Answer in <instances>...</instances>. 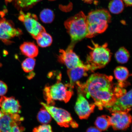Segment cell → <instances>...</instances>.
<instances>
[{
	"mask_svg": "<svg viewBox=\"0 0 132 132\" xmlns=\"http://www.w3.org/2000/svg\"><path fill=\"white\" fill-rule=\"evenodd\" d=\"M113 80L111 76L95 73L92 74L85 83L78 81L75 85L78 92L92 97L95 106L102 110L111 106L117 98L127 92L118 84L115 85Z\"/></svg>",
	"mask_w": 132,
	"mask_h": 132,
	"instance_id": "1",
	"label": "cell"
},
{
	"mask_svg": "<svg viewBox=\"0 0 132 132\" xmlns=\"http://www.w3.org/2000/svg\"><path fill=\"white\" fill-rule=\"evenodd\" d=\"M111 19V16L106 10H97L89 13L86 16L87 34L86 37L91 38L97 34L105 32Z\"/></svg>",
	"mask_w": 132,
	"mask_h": 132,
	"instance_id": "2",
	"label": "cell"
},
{
	"mask_svg": "<svg viewBox=\"0 0 132 132\" xmlns=\"http://www.w3.org/2000/svg\"><path fill=\"white\" fill-rule=\"evenodd\" d=\"M92 42L93 46H88L90 51L85 64L89 71L93 72L106 66L111 60V53L107 43L100 45Z\"/></svg>",
	"mask_w": 132,
	"mask_h": 132,
	"instance_id": "3",
	"label": "cell"
},
{
	"mask_svg": "<svg viewBox=\"0 0 132 132\" xmlns=\"http://www.w3.org/2000/svg\"><path fill=\"white\" fill-rule=\"evenodd\" d=\"M61 79H57L56 82L52 85H47L44 90V99L47 104L53 105L55 101H60L65 103L69 102L73 94V90L69 84H64Z\"/></svg>",
	"mask_w": 132,
	"mask_h": 132,
	"instance_id": "4",
	"label": "cell"
},
{
	"mask_svg": "<svg viewBox=\"0 0 132 132\" xmlns=\"http://www.w3.org/2000/svg\"><path fill=\"white\" fill-rule=\"evenodd\" d=\"M71 37V43H75L86 37L87 34L86 16L82 11L69 18L64 23Z\"/></svg>",
	"mask_w": 132,
	"mask_h": 132,
	"instance_id": "5",
	"label": "cell"
},
{
	"mask_svg": "<svg viewBox=\"0 0 132 132\" xmlns=\"http://www.w3.org/2000/svg\"><path fill=\"white\" fill-rule=\"evenodd\" d=\"M40 104L60 126L65 128L71 127L73 128L78 127V124L73 119L70 113L67 110L43 102H41Z\"/></svg>",
	"mask_w": 132,
	"mask_h": 132,
	"instance_id": "6",
	"label": "cell"
},
{
	"mask_svg": "<svg viewBox=\"0 0 132 132\" xmlns=\"http://www.w3.org/2000/svg\"><path fill=\"white\" fill-rule=\"evenodd\" d=\"M18 19L23 23L28 32L35 39L40 33L46 31L45 28L38 21L35 15L29 13L25 14L21 11Z\"/></svg>",
	"mask_w": 132,
	"mask_h": 132,
	"instance_id": "7",
	"label": "cell"
},
{
	"mask_svg": "<svg viewBox=\"0 0 132 132\" xmlns=\"http://www.w3.org/2000/svg\"><path fill=\"white\" fill-rule=\"evenodd\" d=\"M74 45L71 44L65 50H60L58 61L65 65L68 69L77 67H86L85 64L83 63L78 56L73 52Z\"/></svg>",
	"mask_w": 132,
	"mask_h": 132,
	"instance_id": "8",
	"label": "cell"
},
{
	"mask_svg": "<svg viewBox=\"0 0 132 132\" xmlns=\"http://www.w3.org/2000/svg\"><path fill=\"white\" fill-rule=\"evenodd\" d=\"M24 118L19 114H4L0 120L1 132H24V128L21 125Z\"/></svg>",
	"mask_w": 132,
	"mask_h": 132,
	"instance_id": "9",
	"label": "cell"
},
{
	"mask_svg": "<svg viewBox=\"0 0 132 132\" xmlns=\"http://www.w3.org/2000/svg\"><path fill=\"white\" fill-rule=\"evenodd\" d=\"M22 34L20 29L16 28L14 24L4 18L0 19V40L5 44L12 43L11 40Z\"/></svg>",
	"mask_w": 132,
	"mask_h": 132,
	"instance_id": "10",
	"label": "cell"
},
{
	"mask_svg": "<svg viewBox=\"0 0 132 132\" xmlns=\"http://www.w3.org/2000/svg\"><path fill=\"white\" fill-rule=\"evenodd\" d=\"M110 126L115 130H123L127 129L131 123L132 117L129 112H117L109 116Z\"/></svg>",
	"mask_w": 132,
	"mask_h": 132,
	"instance_id": "11",
	"label": "cell"
},
{
	"mask_svg": "<svg viewBox=\"0 0 132 132\" xmlns=\"http://www.w3.org/2000/svg\"><path fill=\"white\" fill-rule=\"evenodd\" d=\"M95 106L94 104H90L83 94L78 92L74 109L80 119H87L94 112Z\"/></svg>",
	"mask_w": 132,
	"mask_h": 132,
	"instance_id": "12",
	"label": "cell"
},
{
	"mask_svg": "<svg viewBox=\"0 0 132 132\" xmlns=\"http://www.w3.org/2000/svg\"><path fill=\"white\" fill-rule=\"evenodd\" d=\"M132 90L117 98L111 106L106 108L110 113L117 112H129L131 109Z\"/></svg>",
	"mask_w": 132,
	"mask_h": 132,
	"instance_id": "13",
	"label": "cell"
},
{
	"mask_svg": "<svg viewBox=\"0 0 132 132\" xmlns=\"http://www.w3.org/2000/svg\"><path fill=\"white\" fill-rule=\"evenodd\" d=\"M0 107L4 114H14L21 113V106L19 102L13 97H1Z\"/></svg>",
	"mask_w": 132,
	"mask_h": 132,
	"instance_id": "14",
	"label": "cell"
},
{
	"mask_svg": "<svg viewBox=\"0 0 132 132\" xmlns=\"http://www.w3.org/2000/svg\"><path fill=\"white\" fill-rule=\"evenodd\" d=\"M87 67H77L68 69L67 71L68 75L70 79L69 86L71 88L73 89L76 82L80 79L87 75V72L88 71Z\"/></svg>",
	"mask_w": 132,
	"mask_h": 132,
	"instance_id": "15",
	"label": "cell"
},
{
	"mask_svg": "<svg viewBox=\"0 0 132 132\" xmlns=\"http://www.w3.org/2000/svg\"><path fill=\"white\" fill-rule=\"evenodd\" d=\"M21 53L28 57L34 58L39 53L37 46L34 43L24 42L20 47Z\"/></svg>",
	"mask_w": 132,
	"mask_h": 132,
	"instance_id": "16",
	"label": "cell"
},
{
	"mask_svg": "<svg viewBox=\"0 0 132 132\" xmlns=\"http://www.w3.org/2000/svg\"><path fill=\"white\" fill-rule=\"evenodd\" d=\"M114 72L115 78L118 81V85L123 88L125 87L127 84L125 81L130 76L128 69L121 66L117 67L115 69Z\"/></svg>",
	"mask_w": 132,
	"mask_h": 132,
	"instance_id": "17",
	"label": "cell"
},
{
	"mask_svg": "<svg viewBox=\"0 0 132 132\" xmlns=\"http://www.w3.org/2000/svg\"><path fill=\"white\" fill-rule=\"evenodd\" d=\"M38 45L42 47H49L53 42L52 38L50 35L46 31L40 33L35 39Z\"/></svg>",
	"mask_w": 132,
	"mask_h": 132,
	"instance_id": "18",
	"label": "cell"
},
{
	"mask_svg": "<svg viewBox=\"0 0 132 132\" xmlns=\"http://www.w3.org/2000/svg\"><path fill=\"white\" fill-rule=\"evenodd\" d=\"M95 124L100 131H106L110 126L109 116L104 115L98 117L95 120Z\"/></svg>",
	"mask_w": 132,
	"mask_h": 132,
	"instance_id": "19",
	"label": "cell"
},
{
	"mask_svg": "<svg viewBox=\"0 0 132 132\" xmlns=\"http://www.w3.org/2000/svg\"><path fill=\"white\" fill-rule=\"evenodd\" d=\"M129 52L125 47H122L116 53L115 57L118 63L125 64L128 61L130 57Z\"/></svg>",
	"mask_w": 132,
	"mask_h": 132,
	"instance_id": "20",
	"label": "cell"
},
{
	"mask_svg": "<svg viewBox=\"0 0 132 132\" xmlns=\"http://www.w3.org/2000/svg\"><path fill=\"white\" fill-rule=\"evenodd\" d=\"M110 12L114 14H118L123 11L124 5L122 0H112L108 6Z\"/></svg>",
	"mask_w": 132,
	"mask_h": 132,
	"instance_id": "21",
	"label": "cell"
},
{
	"mask_svg": "<svg viewBox=\"0 0 132 132\" xmlns=\"http://www.w3.org/2000/svg\"><path fill=\"white\" fill-rule=\"evenodd\" d=\"M52 117L49 112L43 107L38 113L37 118L39 123L46 124L50 122L52 120Z\"/></svg>",
	"mask_w": 132,
	"mask_h": 132,
	"instance_id": "22",
	"label": "cell"
},
{
	"mask_svg": "<svg viewBox=\"0 0 132 132\" xmlns=\"http://www.w3.org/2000/svg\"><path fill=\"white\" fill-rule=\"evenodd\" d=\"M39 17L42 22L45 23H50L54 20V15L52 10L45 9L41 11Z\"/></svg>",
	"mask_w": 132,
	"mask_h": 132,
	"instance_id": "23",
	"label": "cell"
},
{
	"mask_svg": "<svg viewBox=\"0 0 132 132\" xmlns=\"http://www.w3.org/2000/svg\"><path fill=\"white\" fill-rule=\"evenodd\" d=\"M35 59L28 57L24 60L21 64V67L25 72L29 73L34 70L36 65Z\"/></svg>",
	"mask_w": 132,
	"mask_h": 132,
	"instance_id": "24",
	"label": "cell"
},
{
	"mask_svg": "<svg viewBox=\"0 0 132 132\" xmlns=\"http://www.w3.org/2000/svg\"><path fill=\"white\" fill-rule=\"evenodd\" d=\"M42 0H15V4L18 7L21 9H26L32 7ZM53 1L55 0H49Z\"/></svg>",
	"mask_w": 132,
	"mask_h": 132,
	"instance_id": "25",
	"label": "cell"
},
{
	"mask_svg": "<svg viewBox=\"0 0 132 132\" xmlns=\"http://www.w3.org/2000/svg\"><path fill=\"white\" fill-rule=\"evenodd\" d=\"M32 132H53L50 125L44 124L36 127L33 130Z\"/></svg>",
	"mask_w": 132,
	"mask_h": 132,
	"instance_id": "26",
	"label": "cell"
},
{
	"mask_svg": "<svg viewBox=\"0 0 132 132\" xmlns=\"http://www.w3.org/2000/svg\"><path fill=\"white\" fill-rule=\"evenodd\" d=\"M8 87L4 82L0 80V96H4L7 93Z\"/></svg>",
	"mask_w": 132,
	"mask_h": 132,
	"instance_id": "27",
	"label": "cell"
},
{
	"mask_svg": "<svg viewBox=\"0 0 132 132\" xmlns=\"http://www.w3.org/2000/svg\"><path fill=\"white\" fill-rule=\"evenodd\" d=\"M86 132H101V131L96 127H91L87 129Z\"/></svg>",
	"mask_w": 132,
	"mask_h": 132,
	"instance_id": "28",
	"label": "cell"
},
{
	"mask_svg": "<svg viewBox=\"0 0 132 132\" xmlns=\"http://www.w3.org/2000/svg\"><path fill=\"white\" fill-rule=\"evenodd\" d=\"M127 6H131L132 5V0H123Z\"/></svg>",
	"mask_w": 132,
	"mask_h": 132,
	"instance_id": "29",
	"label": "cell"
},
{
	"mask_svg": "<svg viewBox=\"0 0 132 132\" xmlns=\"http://www.w3.org/2000/svg\"><path fill=\"white\" fill-rule=\"evenodd\" d=\"M82 1L85 3L90 4L92 2L93 0H82Z\"/></svg>",
	"mask_w": 132,
	"mask_h": 132,
	"instance_id": "30",
	"label": "cell"
},
{
	"mask_svg": "<svg viewBox=\"0 0 132 132\" xmlns=\"http://www.w3.org/2000/svg\"><path fill=\"white\" fill-rule=\"evenodd\" d=\"M3 115H4V114H3L2 113V112L0 110V120H1V118H2Z\"/></svg>",
	"mask_w": 132,
	"mask_h": 132,
	"instance_id": "31",
	"label": "cell"
},
{
	"mask_svg": "<svg viewBox=\"0 0 132 132\" xmlns=\"http://www.w3.org/2000/svg\"><path fill=\"white\" fill-rule=\"evenodd\" d=\"M0 132H1V130H0Z\"/></svg>",
	"mask_w": 132,
	"mask_h": 132,
	"instance_id": "32",
	"label": "cell"
}]
</instances>
